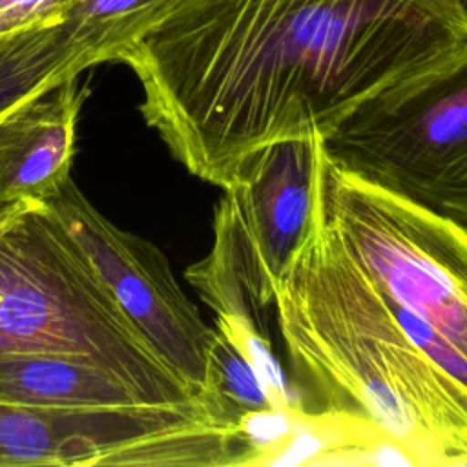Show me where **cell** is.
<instances>
[{"mask_svg": "<svg viewBox=\"0 0 467 467\" xmlns=\"http://www.w3.org/2000/svg\"><path fill=\"white\" fill-rule=\"evenodd\" d=\"M463 46V0H179L119 62L171 157L224 190Z\"/></svg>", "mask_w": 467, "mask_h": 467, "instance_id": "1", "label": "cell"}, {"mask_svg": "<svg viewBox=\"0 0 467 467\" xmlns=\"http://www.w3.org/2000/svg\"><path fill=\"white\" fill-rule=\"evenodd\" d=\"M274 312L297 410L365 420L418 467L467 465V389L403 332L343 248L317 192Z\"/></svg>", "mask_w": 467, "mask_h": 467, "instance_id": "2", "label": "cell"}, {"mask_svg": "<svg viewBox=\"0 0 467 467\" xmlns=\"http://www.w3.org/2000/svg\"><path fill=\"white\" fill-rule=\"evenodd\" d=\"M4 354L78 358L122 378L150 405L202 409L232 425L153 350L77 243L38 202L0 235Z\"/></svg>", "mask_w": 467, "mask_h": 467, "instance_id": "3", "label": "cell"}, {"mask_svg": "<svg viewBox=\"0 0 467 467\" xmlns=\"http://www.w3.org/2000/svg\"><path fill=\"white\" fill-rule=\"evenodd\" d=\"M341 171L467 232V46L319 137Z\"/></svg>", "mask_w": 467, "mask_h": 467, "instance_id": "4", "label": "cell"}, {"mask_svg": "<svg viewBox=\"0 0 467 467\" xmlns=\"http://www.w3.org/2000/svg\"><path fill=\"white\" fill-rule=\"evenodd\" d=\"M316 192L359 270L423 319L467 365V232L341 171L327 159L321 140Z\"/></svg>", "mask_w": 467, "mask_h": 467, "instance_id": "5", "label": "cell"}, {"mask_svg": "<svg viewBox=\"0 0 467 467\" xmlns=\"http://www.w3.org/2000/svg\"><path fill=\"white\" fill-rule=\"evenodd\" d=\"M317 140L319 135L263 148L223 190L212 248L184 270L215 316L254 319L265 328L281 274L310 224Z\"/></svg>", "mask_w": 467, "mask_h": 467, "instance_id": "6", "label": "cell"}, {"mask_svg": "<svg viewBox=\"0 0 467 467\" xmlns=\"http://www.w3.org/2000/svg\"><path fill=\"white\" fill-rule=\"evenodd\" d=\"M237 427L202 409L47 410L0 401V465H244Z\"/></svg>", "mask_w": 467, "mask_h": 467, "instance_id": "7", "label": "cell"}, {"mask_svg": "<svg viewBox=\"0 0 467 467\" xmlns=\"http://www.w3.org/2000/svg\"><path fill=\"white\" fill-rule=\"evenodd\" d=\"M38 204L77 243L166 365L210 400L206 387L215 328L182 292L166 255L153 243L109 223L71 177Z\"/></svg>", "mask_w": 467, "mask_h": 467, "instance_id": "8", "label": "cell"}, {"mask_svg": "<svg viewBox=\"0 0 467 467\" xmlns=\"http://www.w3.org/2000/svg\"><path fill=\"white\" fill-rule=\"evenodd\" d=\"M88 97L77 75L0 117V204L40 202L71 177L77 120Z\"/></svg>", "mask_w": 467, "mask_h": 467, "instance_id": "9", "label": "cell"}, {"mask_svg": "<svg viewBox=\"0 0 467 467\" xmlns=\"http://www.w3.org/2000/svg\"><path fill=\"white\" fill-rule=\"evenodd\" d=\"M0 401L47 410L150 405L137 389L113 372L57 354L0 356Z\"/></svg>", "mask_w": 467, "mask_h": 467, "instance_id": "10", "label": "cell"}, {"mask_svg": "<svg viewBox=\"0 0 467 467\" xmlns=\"http://www.w3.org/2000/svg\"><path fill=\"white\" fill-rule=\"evenodd\" d=\"M93 51L53 20L0 36V117L22 100L99 66Z\"/></svg>", "mask_w": 467, "mask_h": 467, "instance_id": "11", "label": "cell"}, {"mask_svg": "<svg viewBox=\"0 0 467 467\" xmlns=\"http://www.w3.org/2000/svg\"><path fill=\"white\" fill-rule=\"evenodd\" d=\"M179 0H69L62 13L71 35L97 55L100 64L120 55Z\"/></svg>", "mask_w": 467, "mask_h": 467, "instance_id": "12", "label": "cell"}, {"mask_svg": "<svg viewBox=\"0 0 467 467\" xmlns=\"http://www.w3.org/2000/svg\"><path fill=\"white\" fill-rule=\"evenodd\" d=\"M206 392L215 409L235 425L241 414L272 407L252 365L217 328L210 348Z\"/></svg>", "mask_w": 467, "mask_h": 467, "instance_id": "13", "label": "cell"}, {"mask_svg": "<svg viewBox=\"0 0 467 467\" xmlns=\"http://www.w3.org/2000/svg\"><path fill=\"white\" fill-rule=\"evenodd\" d=\"M215 328L243 354L261 379L274 409L297 410L296 396L272 352L266 332L254 319L215 316Z\"/></svg>", "mask_w": 467, "mask_h": 467, "instance_id": "14", "label": "cell"}, {"mask_svg": "<svg viewBox=\"0 0 467 467\" xmlns=\"http://www.w3.org/2000/svg\"><path fill=\"white\" fill-rule=\"evenodd\" d=\"M297 410L261 409L241 414L237 431L246 445V465H263V460L292 432Z\"/></svg>", "mask_w": 467, "mask_h": 467, "instance_id": "15", "label": "cell"}, {"mask_svg": "<svg viewBox=\"0 0 467 467\" xmlns=\"http://www.w3.org/2000/svg\"><path fill=\"white\" fill-rule=\"evenodd\" d=\"M69 0H0V36L60 20Z\"/></svg>", "mask_w": 467, "mask_h": 467, "instance_id": "16", "label": "cell"}, {"mask_svg": "<svg viewBox=\"0 0 467 467\" xmlns=\"http://www.w3.org/2000/svg\"><path fill=\"white\" fill-rule=\"evenodd\" d=\"M35 202L29 201H15L7 204H0V235L24 213L27 212Z\"/></svg>", "mask_w": 467, "mask_h": 467, "instance_id": "17", "label": "cell"}, {"mask_svg": "<svg viewBox=\"0 0 467 467\" xmlns=\"http://www.w3.org/2000/svg\"><path fill=\"white\" fill-rule=\"evenodd\" d=\"M463 2H465V4H467V0H463Z\"/></svg>", "mask_w": 467, "mask_h": 467, "instance_id": "18", "label": "cell"}]
</instances>
